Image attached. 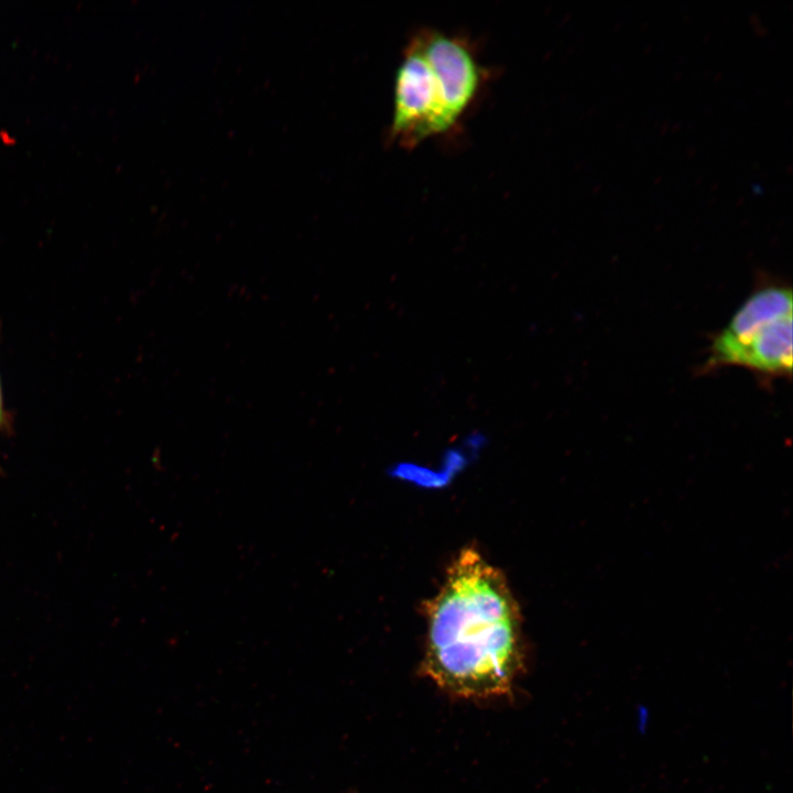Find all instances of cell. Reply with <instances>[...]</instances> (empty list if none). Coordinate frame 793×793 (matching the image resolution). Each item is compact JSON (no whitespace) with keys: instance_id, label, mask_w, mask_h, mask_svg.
<instances>
[{"instance_id":"cell-6","label":"cell","mask_w":793,"mask_h":793,"mask_svg":"<svg viewBox=\"0 0 793 793\" xmlns=\"http://www.w3.org/2000/svg\"><path fill=\"white\" fill-rule=\"evenodd\" d=\"M7 414L4 411V404H3V397H2V388H1V381H0V428L4 424Z\"/></svg>"},{"instance_id":"cell-4","label":"cell","mask_w":793,"mask_h":793,"mask_svg":"<svg viewBox=\"0 0 793 793\" xmlns=\"http://www.w3.org/2000/svg\"><path fill=\"white\" fill-rule=\"evenodd\" d=\"M792 314V291L768 286L754 292L714 338L708 366H724L728 356L747 338L768 324Z\"/></svg>"},{"instance_id":"cell-2","label":"cell","mask_w":793,"mask_h":793,"mask_svg":"<svg viewBox=\"0 0 793 793\" xmlns=\"http://www.w3.org/2000/svg\"><path fill=\"white\" fill-rule=\"evenodd\" d=\"M453 130L439 83L411 37L395 73L389 141L410 150Z\"/></svg>"},{"instance_id":"cell-5","label":"cell","mask_w":793,"mask_h":793,"mask_svg":"<svg viewBox=\"0 0 793 793\" xmlns=\"http://www.w3.org/2000/svg\"><path fill=\"white\" fill-rule=\"evenodd\" d=\"M725 365H737L765 376H791L792 314L760 328L740 344Z\"/></svg>"},{"instance_id":"cell-1","label":"cell","mask_w":793,"mask_h":793,"mask_svg":"<svg viewBox=\"0 0 793 793\" xmlns=\"http://www.w3.org/2000/svg\"><path fill=\"white\" fill-rule=\"evenodd\" d=\"M424 610L426 676L464 697L511 691L524 662L522 618L500 569L475 548L461 550Z\"/></svg>"},{"instance_id":"cell-3","label":"cell","mask_w":793,"mask_h":793,"mask_svg":"<svg viewBox=\"0 0 793 793\" xmlns=\"http://www.w3.org/2000/svg\"><path fill=\"white\" fill-rule=\"evenodd\" d=\"M412 37L439 83L449 121L456 129L487 79L476 47L466 36L434 29H421Z\"/></svg>"}]
</instances>
